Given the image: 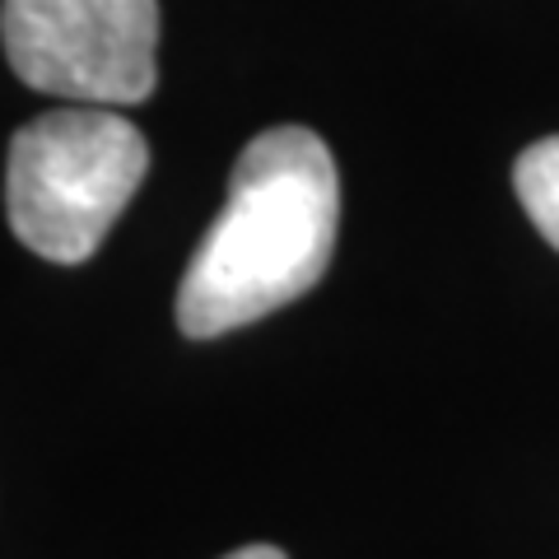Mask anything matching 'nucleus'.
Returning a JSON list of instances; mask_svg holds the SVG:
<instances>
[{"mask_svg":"<svg viewBox=\"0 0 559 559\" xmlns=\"http://www.w3.org/2000/svg\"><path fill=\"white\" fill-rule=\"evenodd\" d=\"M150 168L145 135L131 117L98 103L33 117L10 140L5 205L28 252L61 266L90 261Z\"/></svg>","mask_w":559,"mask_h":559,"instance_id":"obj_2","label":"nucleus"},{"mask_svg":"<svg viewBox=\"0 0 559 559\" xmlns=\"http://www.w3.org/2000/svg\"><path fill=\"white\" fill-rule=\"evenodd\" d=\"M336 219L341 182L322 135L261 131L238 154L229 201L178 285L182 336H224L308 294L326 275Z\"/></svg>","mask_w":559,"mask_h":559,"instance_id":"obj_1","label":"nucleus"},{"mask_svg":"<svg viewBox=\"0 0 559 559\" xmlns=\"http://www.w3.org/2000/svg\"><path fill=\"white\" fill-rule=\"evenodd\" d=\"M0 38L28 90L66 103L131 108L159 80L154 0H5Z\"/></svg>","mask_w":559,"mask_h":559,"instance_id":"obj_3","label":"nucleus"},{"mask_svg":"<svg viewBox=\"0 0 559 559\" xmlns=\"http://www.w3.org/2000/svg\"><path fill=\"white\" fill-rule=\"evenodd\" d=\"M513 187L522 210L536 224V234L559 252V135H546L522 150L513 168Z\"/></svg>","mask_w":559,"mask_h":559,"instance_id":"obj_4","label":"nucleus"},{"mask_svg":"<svg viewBox=\"0 0 559 559\" xmlns=\"http://www.w3.org/2000/svg\"><path fill=\"white\" fill-rule=\"evenodd\" d=\"M224 559H285V550H275V546H242V550L224 555Z\"/></svg>","mask_w":559,"mask_h":559,"instance_id":"obj_5","label":"nucleus"}]
</instances>
